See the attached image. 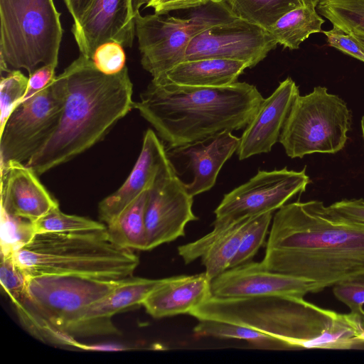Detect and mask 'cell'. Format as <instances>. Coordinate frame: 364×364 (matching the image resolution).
Segmentation results:
<instances>
[{
  "label": "cell",
  "instance_id": "cell-1",
  "mask_svg": "<svg viewBox=\"0 0 364 364\" xmlns=\"http://www.w3.org/2000/svg\"><path fill=\"white\" fill-rule=\"evenodd\" d=\"M261 262L315 282L319 292L364 274V223L318 200L285 204L272 218Z\"/></svg>",
  "mask_w": 364,
  "mask_h": 364
},
{
  "label": "cell",
  "instance_id": "cell-2",
  "mask_svg": "<svg viewBox=\"0 0 364 364\" xmlns=\"http://www.w3.org/2000/svg\"><path fill=\"white\" fill-rule=\"evenodd\" d=\"M67 95L59 124L26 165L38 176L100 141L132 109L133 85L127 66L105 75L81 55L63 72Z\"/></svg>",
  "mask_w": 364,
  "mask_h": 364
},
{
  "label": "cell",
  "instance_id": "cell-3",
  "mask_svg": "<svg viewBox=\"0 0 364 364\" xmlns=\"http://www.w3.org/2000/svg\"><path fill=\"white\" fill-rule=\"evenodd\" d=\"M189 314L244 326L282 341L287 350H349L360 342L363 322L355 314L321 308L304 297L211 296Z\"/></svg>",
  "mask_w": 364,
  "mask_h": 364
},
{
  "label": "cell",
  "instance_id": "cell-4",
  "mask_svg": "<svg viewBox=\"0 0 364 364\" xmlns=\"http://www.w3.org/2000/svg\"><path fill=\"white\" fill-rule=\"evenodd\" d=\"M263 100L257 88L246 82L198 87L151 80L134 109L171 149L245 128Z\"/></svg>",
  "mask_w": 364,
  "mask_h": 364
},
{
  "label": "cell",
  "instance_id": "cell-5",
  "mask_svg": "<svg viewBox=\"0 0 364 364\" xmlns=\"http://www.w3.org/2000/svg\"><path fill=\"white\" fill-rule=\"evenodd\" d=\"M127 279L33 276L23 296L14 306L20 323L31 336L47 343L75 348L77 338L105 335L103 323L97 320L83 322L84 314Z\"/></svg>",
  "mask_w": 364,
  "mask_h": 364
},
{
  "label": "cell",
  "instance_id": "cell-6",
  "mask_svg": "<svg viewBox=\"0 0 364 364\" xmlns=\"http://www.w3.org/2000/svg\"><path fill=\"white\" fill-rule=\"evenodd\" d=\"M29 277L65 274L107 280L133 277V250L113 243L105 229L36 234L12 255Z\"/></svg>",
  "mask_w": 364,
  "mask_h": 364
},
{
  "label": "cell",
  "instance_id": "cell-7",
  "mask_svg": "<svg viewBox=\"0 0 364 364\" xmlns=\"http://www.w3.org/2000/svg\"><path fill=\"white\" fill-rule=\"evenodd\" d=\"M53 0H0V69L58 65L63 30Z\"/></svg>",
  "mask_w": 364,
  "mask_h": 364
},
{
  "label": "cell",
  "instance_id": "cell-8",
  "mask_svg": "<svg viewBox=\"0 0 364 364\" xmlns=\"http://www.w3.org/2000/svg\"><path fill=\"white\" fill-rule=\"evenodd\" d=\"M351 125L352 112L346 102L326 87L316 86L295 99L279 141L291 159L336 154L346 146Z\"/></svg>",
  "mask_w": 364,
  "mask_h": 364
},
{
  "label": "cell",
  "instance_id": "cell-9",
  "mask_svg": "<svg viewBox=\"0 0 364 364\" xmlns=\"http://www.w3.org/2000/svg\"><path fill=\"white\" fill-rule=\"evenodd\" d=\"M163 16L138 13L134 17L141 63L153 78L183 62L189 43L198 33L238 18L225 0H210L188 18Z\"/></svg>",
  "mask_w": 364,
  "mask_h": 364
},
{
  "label": "cell",
  "instance_id": "cell-10",
  "mask_svg": "<svg viewBox=\"0 0 364 364\" xmlns=\"http://www.w3.org/2000/svg\"><path fill=\"white\" fill-rule=\"evenodd\" d=\"M66 95L62 73L14 109L0 129L1 167L13 161L26 164L43 146L59 124Z\"/></svg>",
  "mask_w": 364,
  "mask_h": 364
},
{
  "label": "cell",
  "instance_id": "cell-11",
  "mask_svg": "<svg viewBox=\"0 0 364 364\" xmlns=\"http://www.w3.org/2000/svg\"><path fill=\"white\" fill-rule=\"evenodd\" d=\"M311 183L306 167L259 170L248 181L224 195L214 213L213 223L233 225L267 212H274L291 198L306 191Z\"/></svg>",
  "mask_w": 364,
  "mask_h": 364
},
{
  "label": "cell",
  "instance_id": "cell-12",
  "mask_svg": "<svg viewBox=\"0 0 364 364\" xmlns=\"http://www.w3.org/2000/svg\"><path fill=\"white\" fill-rule=\"evenodd\" d=\"M277 44L267 30L237 18L213 26L196 36L187 47L183 61L229 59L246 62L252 68Z\"/></svg>",
  "mask_w": 364,
  "mask_h": 364
},
{
  "label": "cell",
  "instance_id": "cell-13",
  "mask_svg": "<svg viewBox=\"0 0 364 364\" xmlns=\"http://www.w3.org/2000/svg\"><path fill=\"white\" fill-rule=\"evenodd\" d=\"M193 198L173 166L158 176L148 190L146 251L185 235L186 225L198 220L193 212Z\"/></svg>",
  "mask_w": 364,
  "mask_h": 364
},
{
  "label": "cell",
  "instance_id": "cell-14",
  "mask_svg": "<svg viewBox=\"0 0 364 364\" xmlns=\"http://www.w3.org/2000/svg\"><path fill=\"white\" fill-rule=\"evenodd\" d=\"M210 287L212 296L222 298L304 297L317 293L315 282L269 270L261 262H247L225 270L211 281Z\"/></svg>",
  "mask_w": 364,
  "mask_h": 364
},
{
  "label": "cell",
  "instance_id": "cell-15",
  "mask_svg": "<svg viewBox=\"0 0 364 364\" xmlns=\"http://www.w3.org/2000/svg\"><path fill=\"white\" fill-rule=\"evenodd\" d=\"M132 0H93L72 33L80 54L92 59L102 44L114 41L132 47L135 21Z\"/></svg>",
  "mask_w": 364,
  "mask_h": 364
},
{
  "label": "cell",
  "instance_id": "cell-16",
  "mask_svg": "<svg viewBox=\"0 0 364 364\" xmlns=\"http://www.w3.org/2000/svg\"><path fill=\"white\" fill-rule=\"evenodd\" d=\"M240 138L225 131L203 140L169 149V159L180 162L182 171H190L192 181L184 183L191 196L211 189L224 164L236 152Z\"/></svg>",
  "mask_w": 364,
  "mask_h": 364
},
{
  "label": "cell",
  "instance_id": "cell-17",
  "mask_svg": "<svg viewBox=\"0 0 364 364\" xmlns=\"http://www.w3.org/2000/svg\"><path fill=\"white\" fill-rule=\"evenodd\" d=\"M299 95V87L288 77L263 100L240 138L236 151L240 160L272 150L279 141L290 109Z\"/></svg>",
  "mask_w": 364,
  "mask_h": 364
},
{
  "label": "cell",
  "instance_id": "cell-18",
  "mask_svg": "<svg viewBox=\"0 0 364 364\" xmlns=\"http://www.w3.org/2000/svg\"><path fill=\"white\" fill-rule=\"evenodd\" d=\"M171 166L162 142L152 129H147L140 154L129 176L115 192L100 202V220L109 223L142 193L148 191L158 176Z\"/></svg>",
  "mask_w": 364,
  "mask_h": 364
},
{
  "label": "cell",
  "instance_id": "cell-19",
  "mask_svg": "<svg viewBox=\"0 0 364 364\" xmlns=\"http://www.w3.org/2000/svg\"><path fill=\"white\" fill-rule=\"evenodd\" d=\"M1 208L15 215L35 222L59 207L26 164L10 161L1 167Z\"/></svg>",
  "mask_w": 364,
  "mask_h": 364
},
{
  "label": "cell",
  "instance_id": "cell-20",
  "mask_svg": "<svg viewBox=\"0 0 364 364\" xmlns=\"http://www.w3.org/2000/svg\"><path fill=\"white\" fill-rule=\"evenodd\" d=\"M205 272L167 277L142 303L155 318L188 314L212 296Z\"/></svg>",
  "mask_w": 364,
  "mask_h": 364
},
{
  "label": "cell",
  "instance_id": "cell-21",
  "mask_svg": "<svg viewBox=\"0 0 364 364\" xmlns=\"http://www.w3.org/2000/svg\"><path fill=\"white\" fill-rule=\"evenodd\" d=\"M248 63L221 58L186 60L161 75L152 78L157 83L198 87H219L237 82Z\"/></svg>",
  "mask_w": 364,
  "mask_h": 364
},
{
  "label": "cell",
  "instance_id": "cell-22",
  "mask_svg": "<svg viewBox=\"0 0 364 364\" xmlns=\"http://www.w3.org/2000/svg\"><path fill=\"white\" fill-rule=\"evenodd\" d=\"M131 277L111 293L90 305L82 321L95 318H109L128 308L141 305L148 295L166 281Z\"/></svg>",
  "mask_w": 364,
  "mask_h": 364
},
{
  "label": "cell",
  "instance_id": "cell-23",
  "mask_svg": "<svg viewBox=\"0 0 364 364\" xmlns=\"http://www.w3.org/2000/svg\"><path fill=\"white\" fill-rule=\"evenodd\" d=\"M323 23L316 7L301 4L279 18L268 31L278 44L296 50L311 34L322 32Z\"/></svg>",
  "mask_w": 364,
  "mask_h": 364
},
{
  "label": "cell",
  "instance_id": "cell-24",
  "mask_svg": "<svg viewBox=\"0 0 364 364\" xmlns=\"http://www.w3.org/2000/svg\"><path fill=\"white\" fill-rule=\"evenodd\" d=\"M147 195L148 191L142 193L107 224V232L113 243L124 248L146 251L145 210Z\"/></svg>",
  "mask_w": 364,
  "mask_h": 364
},
{
  "label": "cell",
  "instance_id": "cell-25",
  "mask_svg": "<svg viewBox=\"0 0 364 364\" xmlns=\"http://www.w3.org/2000/svg\"><path fill=\"white\" fill-rule=\"evenodd\" d=\"M194 334L200 337L234 338L247 341L257 348L287 350L280 340L253 328L225 321L201 319L193 328Z\"/></svg>",
  "mask_w": 364,
  "mask_h": 364
},
{
  "label": "cell",
  "instance_id": "cell-26",
  "mask_svg": "<svg viewBox=\"0 0 364 364\" xmlns=\"http://www.w3.org/2000/svg\"><path fill=\"white\" fill-rule=\"evenodd\" d=\"M252 218L243 219L235 224L213 242L201 257L205 272L210 281L230 268L247 225Z\"/></svg>",
  "mask_w": 364,
  "mask_h": 364
},
{
  "label": "cell",
  "instance_id": "cell-27",
  "mask_svg": "<svg viewBox=\"0 0 364 364\" xmlns=\"http://www.w3.org/2000/svg\"><path fill=\"white\" fill-rule=\"evenodd\" d=\"M239 18L267 31L283 15L301 5L300 0H225Z\"/></svg>",
  "mask_w": 364,
  "mask_h": 364
},
{
  "label": "cell",
  "instance_id": "cell-28",
  "mask_svg": "<svg viewBox=\"0 0 364 364\" xmlns=\"http://www.w3.org/2000/svg\"><path fill=\"white\" fill-rule=\"evenodd\" d=\"M316 10L333 26L348 33H364V0H321Z\"/></svg>",
  "mask_w": 364,
  "mask_h": 364
},
{
  "label": "cell",
  "instance_id": "cell-29",
  "mask_svg": "<svg viewBox=\"0 0 364 364\" xmlns=\"http://www.w3.org/2000/svg\"><path fill=\"white\" fill-rule=\"evenodd\" d=\"M36 235L33 222L1 208V255H12Z\"/></svg>",
  "mask_w": 364,
  "mask_h": 364
},
{
  "label": "cell",
  "instance_id": "cell-30",
  "mask_svg": "<svg viewBox=\"0 0 364 364\" xmlns=\"http://www.w3.org/2000/svg\"><path fill=\"white\" fill-rule=\"evenodd\" d=\"M33 224L36 234L98 230L107 228L102 222L63 213L59 207L50 210L33 222Z\"/></svg>",
  "mask_w": 364,
  "mask_h": 364
},
{
  "label": "cell",
  "instance_id": "cell-31",
  "mask_svg": "<svg viewBox=\"0 0 364 364\" xmlns=\"http://www.w3.org/2000/svg\"><path fill=\"white\" fill-rule=\"evenodd\" d=\"M272 218V212H267L250 220L230 268L247 262L255 255L264 244Z\"/></svg>",
  "mask_w": 364,
  "mask_h": 364
},
{
  "label": "cell",
  "instance_id": "cell-32",
  "mask_svg": "<svg viewBox=\"0 0 364 364\" xmlns=\"http://www.w3.org/2000/svg\"><path fill=\"white\" fill-rule=\"evenodd\" d=\"M28 85V77L19 70H11L0 82V129L4 127L14 109L23 99Z\"/></svg>",
  "mask_w": 364,
  "mask_h": 364
},
{
  "label": "cell",
  "instance_id": "cell-33",
  "mask_svg": "<svg viewBox=\"0 0 364 364\" xmlns=\"http://www.w3.org/2000/svg\"><path fill=\"white\" fill-rule=\"evenodd\" d=\"M30 277L15 262L12 255H1L0 282L12 304L23 296Z\"/></svg>",
  "mask_w": 364,
  "mask_h": 364
},
{
  "label": "cell",
  "instance_id": "cell-34",
  "mask_svg": "<svg viewBox=\"0 0 364 364\" xmlns=\"http://www.w3.org/2000/svg\"><path fill=\"white\" fill-rule=\"evenodd\" d=\"M97 70L105 75H115L126 67V55L123 46L109 41L99 46L92 58Z\"/></svg>",
  "mask_w": 364,
  "mask_h": 364
},
{
  "label": "cell",
  "instance_id": "cell-35",
  "mask_svg": "<svg viewBox=\"0 0 364 364\" xmlns=\"http://www.w3.org/2000/svg\"><path fill=\"white\" fill-rule=\"evenodd\" d=\"M333 292L338 300L349 307L350 312L364 317V274L335 285Z\"/></svg>",
  "mask_w": 364,
  "mask_h": 364
},
{
  "label": "cell",
  "instance_id": "cell-36",
  "mask_svg": "<svg viewBox=\"0 0 364 364\" xmlns=\"http://www.w3.org/2000/svg\"><path fill=\"white\" fill-rule=\"evenodd\" d=\"M322 33L329 46L364 63V50L351 34L335 26L328 31H322Z\"/></svg>",
  "mask_w": 364,
  "mask_h": 364
},
{
  "label": "cell",
  "instance_id": "cell-37",
  "mask_svg": "<svg viewBox=\"0 0 364 364\" xmlns=\"http://www.w3.org/2000/svg\"><path fill=\"white\" fill-rule=\"evenodd\" d=\"M57 66L55 64L43 65L30 74L27 91L21 102L31 97L49 85L56 77L55 70Z\"/></svg>",
  "mask_w": 364,
  "mask_h": 364
},
{
  "label": "cell",
  "instance_id": "cell-38",
  "mask_svg": "<svg viewBox=\"0 0 364 364\" xmlns=\"http://www.w3.org/2000/svg\"><path fill=\"white\" fill-rule=\"evenodd\" d=\"M210 0H151L145 8H152L154 13L164 15L171 11L198 8Z\"/></svg>",
  "mask_w": 364,
  "mask_h": 364
},
{
  "label": "cell",
  "instance_id": "cell-39",
  "mask_svg": "<svg viewBox=\"0 0 364 364\" xmlns=\"http://www.w3.org/2000/svg\"><path fill=\"white\" fill-rule=\"evenodd\" d=\"M340 214L364 223V199H343L329 205Z\"/></svg>",
  "mask_w": 364,
  "mask_h": 364
},
{
  "label": "cell",
  "instance_id": "cell-40",
  "mask_svg": "<svg viewBox=\"0 0 364 364\" xmlns=\"http://www.w3.org/2000/svg\"><path fill=\"white\" fill-rule=\"evenodd\" d=\"M65 4L73 19L77 23L90 7L93 0H64Z\"/></svg>",
  "mask_w": 364,
  "mask_h": 364
},
{
  "label": "cell",
  "instance_id": "cell-41",
  "mask_svg": "<svg viewBox=\"0 0 364 364\" xmlns=\"http://www.w3.org/2000/svg\"><path fill=\"white\" fill-rule=\"evenodd\" d=\"M75 348L89 351H108L118 352L133 350L132 348L115 343H95L85 344L80 343L76 344Z\"/></svg>",
  "mask_w": 364,
  "mask_h": 364
},
{
  "label": "cell",
  "instance_id": "cell-42",
  "mask_svg": "<svg viewBox=\"0 0 364 364\" xmlns=\"http://www.w3.org/2000/svg\"><path fill=\"white\" fill-rule=\"evenodd\" d=\"M151 0H132V9L134 16L139 13V9L143 5H146Z\"/></svg>",
  "mask_w": 364,
  "mask_h": 364
},
{
  "label": "cell",
  "instance_id": "cell-43",
  "mask_svg": "<svg viewBox=\"0 0 364 364\" xmlns=\"http://www.w3.org/2000/svg\"><path fill=\"white\" fill-rule=\"evenodd\" d=\"M349 33L351 34L358 41L364 50V33L353 31Z\"/></svg>",
  "mask_w": 364,
  "mask_h": 364
},
{
  "label": "cell",
  "instance_id": "cell-44",
  "mask_svg": "<svg viewBox=\"0 0 364 364\" xmlns=\"http://www.w3.org/2000/svg\"><path fill=\"white\" fill-rule=\"evenodd\" d=\"M320 1L321 0H300L301 4L311 6L316 8Z\"/></svg>",
  "mask_w": 364,
  "mask_h": 364
},
{
  "label": "cell",
  "instance_id": "cell-45",
  "mask_svg": "<svg viewBox=\"0 0 364 364\" xmlns=\"http://www.w3.org/2000/svg\"><path fill=\"white\" fill-rule=\"evenodd\" d=\"M360 127H361V132H362V136L364 142V114L363 115L360 121Z\"/></svg>",
  "mask_w": 364,
  "mask_h": 364
}]
</instances>
